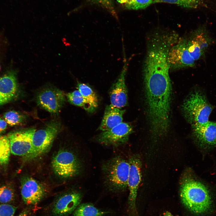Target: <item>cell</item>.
Returning <instances> with one entry per match:
<instances>
[{
	"label": "cell",
	"mask_w": 216,
	"mask_h": 216,
	"mask_svg": "<svg viewBox=\"0 0 216 216\" xmlns=\"http://www.w3.org/2000/svg\"><path fill=\"white\" fill-rule=\"evenodd\" d=\"M124 56L122 70L111 86L109 94L111 104L120 108L126 106L128 102V90L125 82L128 63L125 55Z\"/></svg>",
	"instance_id": "obj_12"
},
{
	"label": "cell",
	"mask_w": 216,
	"mask_h": 216,
	"mask_svg": "<svg viewBox=\"0 0 216 216\" xmlns=\"http://www.w3.org/2000/svg\"><path fill=\"white\" fill-rule=\"evenodd\" d=\"M28 210L26 209L22 211L17 216H27L28 213Z\"/></svg>",
	"instance_id": "obj_29"
},
{
	"label": "cell",
	"mask_w": 216,
	"mask_h": 216,
	"mask_svg": "<svg viewBox=\"0 0 216 216\" xmlns=\"http://www.w3.org/2000/svg\"><path fill=\"white\" fill-rule=\"evenodd\" d=\"M164 216H172L171 214L169 212H167L165 213Z\"/></svg>",
	"instance_id": "obj_30"
},
{
	"label": "cell",
	"mask_w": 216,
	"mask_h": 216,
	"mask_svg": "<svg viewBox=\"0 0 216 216\" xmlns=\"http://www.w3.org/2000/svg\"><path fill=\"white\" fill-rule=\"evenodd\" d=\"M60 128L59 123L53 121L48 124L44 128L34 131L32 137L34 158L49 150Z\"/></svg>",
	"instance_id": "obj_7"
},
{
	"label": "cell",
	"mask_w": 216,
	"mask_h": 216,
	"mask_svg": "<svg viewBox=\"0 0 216 216\" xmlns=\"http://www.w3.org/2000/svg\"><path fill=\"white\" fill-rule=\"evenodd\" d=\"M193 135L199 146L204 149L216 146V122L209 121L191 126Z\"/></svg>",
	"instance_id": "obj_14"
},
{
	"label": "cell",
	"mask_w": 216,
	"mask_h": 216,
	"mask_svg": "<svg viewBox=\"0 0 216 216\" xmlns=\"http://www.w3.org/2000/svg\"><path fill=\"white\" fill-rule=\"evenodd\" d=\"M107 10L112 15L117 19V16L115 8L114 0H90Z\"/></svg>",
	"instance_id": "obj_26"
},
{
	"label": "cell",
	"mask_w": 216,
	"mask_h": 216,
	"mask_svg": "<svg viewBox=\"0 0 216 216\" xmlns=\"http://www.w3.org/2000/svg\"><path fill=\"white\" fill-rule=\"evenodd\" d=\"M35 130L32 128L9 133L7 136L9 140L11 153L26 160L34 158L32 137Z\"/></svg>",
	"instance_id": "obj_4"
},
{
	"label": "cell",
	"mask_w": 216,
	"mask_h": 216,
	"mask_svg": "<svg viewBox=\"0 0 216 216\" xmlns=\"http://www.w3.org/2000/svg\"><path fill=\"white\" fill-rule=\"evenodd\" d=\"M82 199L81 194L72 192L59 197L53 203L51 212L55 216H65L74 212L79 205Z\"/></svg>",
	"instance_id": "obj_15"
},
{
	"label": "cell",
	"mask_w": 216,
	"mask_h": 216,
	"mask_svg": "<svg viewBox=\"0 0 216 216\" xmlns=\"http://www.w3.org/2000/svg\"><path fill=\"white\" fill-rule=\"evenodd\" d=\"M9 140L7 136L0 135V164L5 165L9 163L10 153Z\"/></svg>",
	"instance_id": "obj_22"
},
{
	"label": "cell",
	"mask_w": 216,
	"mask_h": 216,
	"mask_svg": "<svg viewBox=\"0 0 216 216\" xmlns=\"http://www.w3.org/2000/svg\"><path fill=\"white\" fill-rule=\"evenodd\" d=\"M125 110L111 104L105 108L103 117L98 129L103 131L109 130L122 122Z\"/></svg>",
	"instance_id": "obj_17"
},
{
	"label": "cell",
	"mask_w": 216,
	"mask_h": 216,
	"mask_svg": "<svg viewBox=\"0 0 216 216\" xmlns=\"http://www.w3.org/2000/svg\"><path fill=\"white\" fill-rule=\"evenodd\" d=\"M67 97L70 103L83 107L88 112H93L96 109L86 100L78 90L68 93Z\"/></svg>",
	"instance_id": "obj_20"
},
{
	"label": "cell",
	"mask_w": 216,
	"mask_h": 216,
	"mask_svg": "<svg viewBox=\"0 0 216 216\" xmlns=\"http://www.w3.org/2000/svg\"><path fill=\"white\" fill-rule=\"evenodd\" d=\"M45 187L34 178H23L21 182V194L24 202L27 205H36L45 196Z\"/></svg>",
	"instance_id": "obj_11"
},
{
	"label": "cell",
	"mask_w": 216,
	"mask_h": 216,
	"mask_svg": "<svg viewBox=\"0 0 216 216\" xmlns=\"http://www.w3.org/2000/svg\"><path fill=\"white\" fill-rule=\"evenodd\" d=\"M133 131L131 125L122 122L109 130L102 131L97 136L96 140L103 145L117 146L125 143Z\"/></svg>",
	"instance_id": "obj_9"
},
{
	"label": "cell",
	"mask_w": 216,
	"mask_h": 216,
	"mask_svg": "<svg viewBox=\"0 0 216 216\" xmlns=\"http://www.w3.org/2000/svg\"><path fill=\"white\" fill-rule=\"evenodd\" d=\"M185 116L191 126L204 124L209 121L213 107L209 101L204 91L192 92L183 103Z\"/></svg>",
	"instance_id": "obj_2"
},
{
	"label": "cell",
	"mask_w": 216,
	"mask_h": 216,
	"mask_svg": "<svg viewBox=\"0 0 216 216\" xmlns=\"http://www.w3.org/2000/svg\"><path fill=\"white\" fill-rule=\"evenodd\" d=\"M164 2L177 5L184 8H196L199 7L202 3V0H160Z\"/></svg>",
	"instance_id": "obj_25"
},
{
	"label": "cell",
	"mask_w": 216,
	"mask_h": 216,
	"mask_svg": "<svg viewBox=\"0 0 216 216\" xmlns=\"http://www.w3.org/2000/svg\"><path fill=\"white\" fill-rule=\"evenodd\" d=\"M77 88L86 100L96 109L98 105V99L92 89L86 84L79 82L77 84Z\"/></svg>",
	"instance_id": "obj_21"
},
{
	"label": "cell",
	"mask_w": 216,
	"mask_h": 216,
	"mask_svg": "<svg viewBox=\"0 0 216 216\" xmlns=\"http://www.w3.org/2000/svg\"><path fill=\"white\" fill-rule=\"evenodd\" d=\"M213 42V38L204 26L192 32L187 39L188 51L195 61L205 58L206 52Z\"/></svg>",
	"instance_id": "obj_6"
},
{
	"label": "cell",
	"mask_w": 216,
	"mask_h": 216,
	"mask_svg": "<svg viewBox=\"0 0 216 216\" xmlns=\"http://www.w3.org/2000/svg\"><path fill=\"white\" fill-rule=\"evenodd\" d=\"M65 101L64 95L60 90L48 88L41 92L37 98L38 104L52 114L59 112Z\"/></svg>",
	"instance_id": "obj_13"
},
{
	"label": "cell",
	"mask_w": 216,
	"mask_h": 216,
	"mask_svg": "<svg viewBox=\"0 0 216 216\" xmlns=\"http://www.w3.org/2000/svg\"></svg>",
	"instance_id": "obj_32"
},
{
	"label": "cell",
	"mask_w": 216,
	"mask_h": 216,
	"mask_svg": "<svg viewBox=\"0 0 216 216\" xmlns=\"http://www.w3.org/2000/svg\"><path fill=\"white\" fill-rule=\"evenodd\" d=\"M0 165H1V164H0Z\"/></svg>",
	"instance_id": "obj_31"
},
{
	"label": "cell",
	"mask_w": 216,
	"mask_h": 216,
	"mask_svg": "<svg viewBox=\"0 0 216 216\" xmlns=\"http://www.w3.org/2000/svg\"><path fill=\"white\" fill-rule=\"evenodd\" d=\"M102 170L105 184L110 190L118 192L127 189L129 170L128 161L117 156L104 163Z\"/></svg>",
	"instance_id": "obj_3"
},
{
	"label": "cell",
	"mask_w": 216,
	"mask_h": 216,
	"mask_svg": "<svg viewBox=\"0 0 216 216\" xmlns=\"http://www.w3.org/2000/svg\"><path fill=\"white\" fill-rule=\"evenodd\" d=\"M180 196L185 207L193 213L202 215L211 209V195L206 186L191 177L183 181L180 188Z\"/></svg>",
	"instance_id": "obj_1"
},
{
	"label": "cell",
	"mask_w": 216,
	"mask_h": 216,
	"mask_svg": "<svg viewBox=\"0 0 216 216\" xmlns=\"http://www.w3.org/2000/svg\"><path fill=\"white\" fill-rule=\"evenodd\" d=\"M168 60L170 68L179 69L194 67L195 61L189 52L186 39L180 40L171 47L169 52Z\"/></svg>",
	"instance_id": "obj_10"
},
{
	"label": "cell",
	"mask_w": 216,
	"mask_h": 216,
	"mask_svg": "<svg viewBox=\"0 0 216 216\" xmlns=\"http://www.w3.org/2000/svg\"><path fill=\"white\" fill-rule=\"evenodd\" d=\"M18 86L16 74L13 71L0 78V106L11 101L17 94Z\"/></svg>",
	"instance_id": "obj_16"
},
{
	"label": "cell",
	"mask_w": 216,
	"mask_h": 216,
	"mask_svg": "<svg viewBox=\"0 0 216 216\" xmlns=\"http://www.w3.org/2000/svg\"><path fill=\"white\" fill-rule=\"evenodd\" d=\"M53 170L58 176L63 178L74 177L81 170L80 163L72 152L60 150L54 156L52 161Z\"/></svg>",
	"instance_id": "obj_5"
},
{
	"label": "cell",
	"mask_w": 216,
	"mask_h": 216,
	"mask_svg": "<svg viewBox=\"0 0 216 216\" xmlns=\"http://www.w3.org/2000/svg\"><path fill=\"white\" fill-rule=\"evenodd\" d=\"M16 207L7 204H0V216H13Z\"/></svg>",
	"instance_id": "obj_27"
},
{
	"label": "cell",
	"mask_w": 216,
	"mask_h": 216,
	"mask_svg": "<svg viewBox=\"0 0 216 216\" xmlns=\"http://www.w3.org/2000/svg\"><path fill=\"white\" fill-rule=\"evenodd\" d=\"M129 170L128 181V187L129 194L128 198L129 210L132 214H136V201L137 190L141 181V162L139 155L134 154L128 161Z\"/></svg>",
	"instance_id": "obj_8"
},
{
	"label": "cell",
	"mask_w": 216,
	"mask_h": 216,
	"mask_svg": "<svg viewBox=\"0 0 216 216\" xmlns=\"http://www.w3.org/2000/svg\"><path fill=\"white\" fill-rule=\"evenodd\" d=\"M108 213L97 208L92 204L85 203L78 206L74 212L73 216H103Z\"/></svg>",
	"instance_id": "obj_18"
},
{
	"label": "cell",
	"mask_w": 216,
	"mask_h": 216,
	"mask_svg": "<svg viewBox=\"0 0 216 216\" xmlns=\"http://www.w3.org/2000/svg\"><path fill=\"white\" fill-rule=\"evenodd\" d=\"M15 197L14 190L11 186L5 185L0 187V203L10 202L14 201Z\"/></svg>",
	"instance_id": "obj_24"
},
{
	"label": "cell",
	"mask_w": 216,
	"mask_h": 216,
	"mask_svg": "<svg viewBox=\"0 0 216 216\" xmlns=\"http://www.w3.org/2000/svg\"><path fill=\"white\" fill-rule=\"evenodd\" d=\"M8 124L3 118L0 117V134H2L6 130Z\"/></svg>",
	"instance_id": "obj_28"
},
{
	"label": "cell",
	"mask_w": 216,
	"mask_h": 216,
	"mask_svg": "<svg viewBox=\"0 0 216 216\" xmlns=\"http://www.w3.org/2000/svg\"><path fill=\"white\" fill-rule=\"evenodd\" d=\"M125 9L138 10L146 8L151 5L161 2L160 0H117Z\"/></svg>",
	"instance_id": "obj_19"
},
{
	"label": "cell",
	"mask_w": 216,
	"mask_h": 216,
	"mask_svg": "<svg viewBox=\"0 0 216 216\" xmlns=\"http://www.w3.org/2000/svg\"><path fill=\"white\" fill-rule=\"evenodd\" d=\"M3 117L8 124L11 126L20 124L24 121L25 118L24 116L14 110L5 112L3 115Z\"/></svg>",
	"instance_id": "obj_23"
}]
</instances>
